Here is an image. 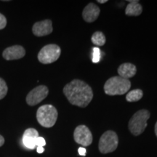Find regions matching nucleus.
<instances>
[{"label": "nucleus", "mask_w": 157, "mask_h": 157, "mask_svg": "<svg viewBox=\"0 0 157 157\" xmlns=\"http://www.w3.org/2000/svg\"><path fill=\"white\" fill-rule=\"evenodd\" d=\"M25 55V50L21 45H14L6 48L3 51L2 56L7 60H18L23 58Z\"/></svg>", "instance_id": "nucleus-10"}, {"label": "nucleus", "mask_w": 157, "mask_h": 157, "mask_svg": "<svg viewBox=\"0 0 157 157\" xmlns=\"http://www.w3.org/2000/svg\"><path fill=\"white\" fill-rule=\"evenodd\" d=\"M61 50L58 45L48 44L43 47L38 54V60L43 64H50L56 62L60 58Z\"/></svg>", "instance_id": "nucleus-6"}, {"label": "nucleus", "mask_w": 157, "mask_h": 157, "mask_svg": "<svg viewBox=\"0 0 157 157\" xmlns=\"http://www.w3.org/2000/svg\"><path fill=\"white\" fill-rule=\"evenodd\" d=\"M39 137V133L36 129L34 128L27 129L23 135V145L29 149H34L36 146V141Z\"/></svg>", "instance_id": "nucleus-12"}, {"label": "nucleus", "mask_w": 157, "mask_h": 157, "mask_svg": "<svg viewBox=\"0 0 157 157\" xmlns=\"http://www.w3.org/2000/svg\"><path fill=\"white\" fill-rule=\"evenodd\" d=\"M143 12V7L139 2L134 3H129L127 5L125 14L128 16H138Z\"/></svg>", "instance_id": "nucleus-14"}, {"label": "nucleus", "mask_w": 157, "mask_h": 157, "mask_svg": "<svg viewBox=\"0 0 157 157\" xmlns=\"http://www.w3.org/2000/svg\"><path fill=\"white\" fill-rule=\"evenodd\" d=\"M78 154L81 155V156H85L86 155V149L83 148V147H80V148H78Z\"/></svg>", "instance_id": "nucleus-21"}, {"label": "nucleus", "mask_w": 157, "mask_h": 157, "mask_svg": "<svg viewBox=\"0 0 157 157\" xmlns=\"http://www.w3.org/2000/svg\"><path fill=\"white\" fill-rule=\"evenodd\" d=\"M7 91H8V87L5 81L3 78H0V100L3 99L5 97Z\"/></svg>", "instance_id": "nucleus-17"}, {"label": "nucleus", "mask_w": 157, "mask_h": 157, "mask_svg": "<svg viewBox=\"0 0 157 157\" xmlns=\"http://www.w3.org/2000/svg\"><path fill=\"white\" fill-rule=\"evenodd\" d=\"M148 110L142 109L137 111L129 121V129L132 135L137 136L144 132L147 127V121L150 118Z\"/></svg>", "instance_id": "nucleus-4"}, {"label": "nucleus", "mask_w": 157, "mask_h": 157, "mask_svg": "<svg viewBox=\"0 0 157 157\" xmlns=\"http://www.w3.org/2000/svg\"><path fill=\"white\" fill-rule=\"evenodd\" d=\"M155 133H156V135L157 137V121H156V124H155Z\"/></svg>", "instance_id": "nucleus-25"}, {"label": "nucleus", "mask_w": 157, "mask_h": 157, "mask_svg": "<svg viewBox=\"0 0 157 157\" xmlns=\"http://www.w3.org/2000/svg\"><path fill=\"white\" fill-rule=\"evenodd\" d=\"M4 143H5V138H4L3 136L0 135V147L2 146Z\"/></svg>", "instance_id": "nucleus-23"}, {"label": "nucleus", "mask_w": 157, "mask_h": 157, "mask_svg": "<svg viewBox=\"0 0 157 157\" xmlns=\"http://www.w3.org/2000/svg\"><path fill=\"white\" fill-rule=\"evenodd\" d=\"M58 111L52 105H44L39 107L36 112V119L41 126L50 128L53 127L58 119Z\"/></svg>", "instance_id": "nucleus-3"}, {"label": "nucleus", "mask_w": 157, "mask_h": 157, "mask_svg": "<svg viewBox=\"0 0 157 157\" xmlns=\"http://www.w3.org/2000/svg\"><path fill=\"white\" fill-rule=\"evenodd\" d=\"M45 145H46V141L43 137H39L38 138L36 139V146H42L44 147Z\"/></svg>", "instance_id": "nucleus-20"}, {"label": "nucleus", "mask_w": 157, "mask_h": 157, "mask_svg": "<svg viewBox=\"0 0 157 157\" xmlns=\"http://www.w3.org/2000/svg\"><path fill=\"white\" fill-rule=\"evenodd\" d=\"M119 138L117 134L111 130L104 132L99 140L98 148L102 154H109L113 152L117 148Z\"/></svg>", "instance_id": "nucleus-5"}, {"label": "nucleus", "mask_w": 157, "mask_h": 157, "mask_svg": "<svg viewBox=\"0 0 157 157\" xmlns=\"http://www.w3.org/2000/svg\"><path fill=\"white\" fill-rule=\"evenodd\" d=\"M143 91L140 89H135L131 90L127 93L126 96V100L128 102H136L140 101L143 98Z\"/></svg>", "instance_id": "nucleus-15"}, {"label": "nucleus", "mask_w": 157, "mask_h": 157, "mask_svg": "<svg viewBox=\"0 0 157 157\" xmlns=\"http://www.w3.org/2000/svg\"><path fill=\"white\" fill-rule=\"evenodd\" d=\"M117 71L119 76L128 79L135 75L137 72V68L135 65L129 63H125L121 64L118 68Z\"/></svg>", "instance_id": "nucleus-13"}, {"label": "nucleus", "mask_w": 157, "mask_h": 157, "mask_svg": "<svg viewBox=\"0 0 157 157\" xmlns=\"http://www.w3.org/2000/svg\"><path fill=\"white\" fill-rule=\"evenodd\" d=\"M131 82L129 79L121 76H113L109 78L104 84V92L109 95H121L129 91Z\"/></svg>", "instance_id": "nucleus-2"}, {"label": "nucleus", "mask_w": 157, "mask_h": 157, "mask_svg": "<svg viewBox=\"0 0 157 157\" xmlns=\"http://www.w3.org/2000/svg\"><path fill=\"white\" fill-rule=\"evenodd\" d=\"M92 42L98 46H103L105 43V36L101 31H96L94 33L91 38Z\"/></svg>", "instance_id": "nucleus-16"}, {"label": "nucleus", "mask_w": 157, "mask_h": 157, "mask_svg": "<svg viewBox=\"0 0 157 157\" xmlns=\"http://www.w3.org/2000/svg\"><path fill=\"white\" fill-rule=\"evenodd\" d=\"M6 25H7V19L5 15L0 13V30L5 29Z\"/></svg>", "instance_id": "nucleus-19"}, {"label": "nucleus", "mask_w": 157, "mask_h": 157, "mask_svg": "<svg viewBox=\"0 0 157 157\" xmlns=\"http://www.w3.org/2000/svg\"><path fill=\"white\" fill-rule=\"evenodd\" d=\"M101 59V50L98 48H93V62L98 63Z\"/></svg>", "instance_id": "nucleus-18"}, {"label": "nucleus", "mask_w": 157, "mask_h": 157, "mask_svg": "<svg viewBox=\"0 0 157 157\" xmlns=\"http://www.w3.org/2000/svg\"><path fill=\"white\" fill-rule=\"evenodd\" d=\"M36 151H37V153H39V154H42V153L44 151V148L42 146H37Z\"/></svg>", "instance_id": "nucleus-22"}, {"label": "nucleus", "mask_w": 157, "mask_h": 157, "mask_svg": "<svg viewBox=\"0 0 157 157\" xmlns=\"http://www.w3.org/2000/svg\"><path fill=\"white\" fill-rule=\"evenodd\" d=\"M63 93L71 104L81 108L87 107L93 98L89 84L79 79H74L66 84Z\"/></svg>", "instance_id": "nucleus-1"}, {"label": "nucleus", "mask_w": 157, "mask_h": 157, "mask_svg": "<svg viewBox=\"0 0 157 157\" xmlns=\"http://www.w3.org/2000/svg\"><path fill=\"white\" fill-rule=\"evenodd\" d=\"M74 138L76 143L84 147L89 146L93 143V135L85 125H79L75 129Z\"/></svg>", "instance_id": "nucleus-8"}, {"label": "nucleus", "mask_w": 157, "mask_h": 157, "mask_svg": "<svg viewBox=\"0 0 157 157\" xmlns=\"http://www.w3.org/2000/svg\"><path fill=\"white\" fill-rule=\"evenodd\" d=\"M48 93L49 90L47 86L39 85L29 92L26 96V103L31 106L36 105L45 99Z\"/></svg>", "instance_id": "nucleus-7"}, {"label": "nucleus", "mask_w": 157, "mask_h": 157, "mask_svg": "<svg viewBox=\"0 0 157 157\" xmlns=\"http://www.w3.org/2000/svg\"><path fill=\"white\" fill-rule=\"evenodd\" d=\"M98 3H101V4H104V3H106L107 2V0H98Z\"/></svg>", "instance_id": "nucleus-24"}, {"label": "nucleus", "mask_w": 157, "mask_h": 157, "mask_svg": "<svg viewBox=\"0 0 157 157\" xmlns=\"http://www.w3.org/2000/svg\"><path fill=\"white\" fill-rule=\"evenodd\" d=\"M52 23L50 20L39 21L35 23L32 28V32L36 36H44L52 32Z\"/></svg>", "instance_id": "nucleus-9"}, {"label": "nucleus", "mask_w": 157, "mask_h": 157, "mask_svg": "<svg viewBox=\"0 0 157 157\" xmlns=\"http://www.w3.org/2000/svg\"><path fill=\"white\" fill-rule=\"evenodd\" d=\"M100 13H101V10L95 4L89 3L83 10L82 17L86 22L93 23L97 20Z\"/></svg>", "instance_id": "nucleus-11"}]
</instances>
